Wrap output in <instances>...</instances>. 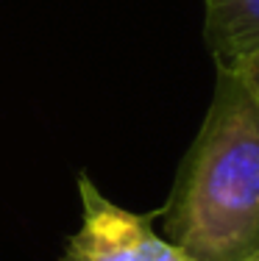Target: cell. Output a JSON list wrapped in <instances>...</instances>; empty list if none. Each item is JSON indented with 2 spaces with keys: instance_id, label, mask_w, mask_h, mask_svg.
Returning a JSON list of instances; mask_svg holds the SVG:
<instances>
[{
  "instance_id": "1",
  "label": "cell",
  "mask_w": 259,
  "mask_h": 261,
  "mask_svg": "<svg viewBox=\"0 0 259 261\" xmlns=\"http://www.w3.org/2000/svg\"><path fill=\"white\" fill-rule=\"evenodd\" d=\"M164 239L193 261H243L259 247V106L226 70L178 172Z\"/></svg>"
},
{
  "instance_id": "2",
  "label": "cell",
  "mask_w": 259,
  "mask_h": 261,
  "mask_svg": "<svg viewBox=\"0 0 259 261\" xmlns=\"http://www.w3.org/2000/svg\"><path fill=\"white\" fill-rule=\"evenodd\" d=\"M81 225L67 239L61 261H193L153 231L151 220L117 206L89 175H78Z\"/></svg>"
},
{
  "instance_id": "3",
  "label": "cell",
  "mask_w": 259,
  "mask_h": 261,
  "mask_svg": "<svg viewBox=\"0 0 259 261\" xmlns=\"http://www.w3.org/2000/svg\"><path fill=\"white\" fill-rule=\"evenodd\" d=\"M203 42L215 70H234L259 53V0H201Z\"/></svg>"
},
{
  "instance_id": "4",
  "label": "cell",
  "mask_w": 259,
  "mask_h": 261,
  "mask_svg": "<svg viewBox=\"0 0 259 261\" xmlns=\"http://www.w3.org/2000/svg\"><path fill=\"white\" fill-rule=\"evenodd\" d=\"M226 72H231V75L243 84V89L254 97V103L259 106V53L248 56V59L240 61L234 70H226Z\"/></svg>"
},
{
  "instance_id": "5",
  "label": "cell",
  "mask_w": 259,
  "mask_h": 261,
  "mask_svg": "<svg viewBox=\"0 0 259 261\" xmlns=\"http://www.w3.org/2000/svg\"><path fill=\"white\" fill-rule=\"evenodd\" d=\"M243 261H259V247H256V250H254V253H251V256H248V258H243Z\"/></svg>"
}]
</instances>
